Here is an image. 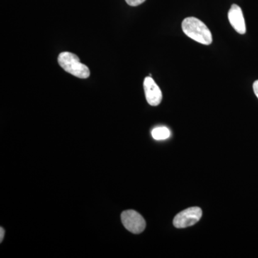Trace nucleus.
Returning a JSON list of instances; mask_svg holds the SVG:
<instances>
[{
    "instance_id": "nucleus-1",
    "label": "nucleus",
    "mask_w": 258,
    "mask_h": 258,
    "mask_svg": "<svg viewBox=\"0 0 258 258\" xmlns=\"http://www.w3.org/2000/svg\"><path fill=\"white\" fill-rule=\"evenodd\" d=\"M183 32L199 43L209 45L212 42V35L210 29L201 20L193 17L185 18L181 24Z\"/></svg>"
},
{
    "instance_id": "nucleus-2",
    "label": "nucleus",
    "mask_w": 258,
    "mask_h": 258,
    "mask_svg": "<svg viewBox=\"0 0 258 258\" xmlns=\"http://www.w3.org/2000/svg\"><path fill=\"white\" fill-rule=\"evenodd\" d=\"M57 60L60 67L66 72L79 79H88L91 74L87 66L81 63L79 57L72 52H61Z\"/></svg>"
},
{
    "instance_id": "nucleus-3",
    "label": "nucleus",
    "mask_w": 258,
    "mask_h": 258,
    "mask_svg": "<svg viewBox=\"0 0 258 258\" xmlns=\"http://www.w3.org/2000/svg\"><path fill=\"white\" fill-rule=\"evenodd\" d=\"M121 222L125 228L132 233H142L146 228L144 217L134 210H128L122 212Z\"/></svg>"
},
{
    "instance_id": "nucleus-4",
    "label": "nucleus",
    "mask_w": 258,
    "mask_h": 258,
    "mask_svg": "<svg viewBox=\"0 0 258 258\" xmlns=\"http://www.w3.org/2000/svg\"><path fill=\"white\" fill-rule=\"evenodd\" d=\"M202 215L203 211L198 207L186 209L176 215L173 224L176 228H186L198 223Z\"/></svg>"
},
{
    "instance_id": "nucleus-5",
    "label": "nucleus",
    "mask_w": 258,
    "mask_h": 258,
    "mask_svg": "<svg viewBox=\"0 0 258 258\" xmlns=\"http://www.w3.org/2000/svg\"><path fill=\"white\" fill-rule=\"evenodd\" d=\"M144 88L146 98L149 105L157 106L160 104L162 100V93L152 77H147L144 79Z\"/></svg>"
},
{
    "instance_id": "nucleus-6",
    "label": "nucleus",
    "mask_w": 258,
    "mask_h": 258,
    "mask_svg": "<svg viewBox=\"0 0 258 258\" xmlns=\"http://www.w3.org/2000/svg\"><path fill=\"white\" fill-rule=\"evenodd\" d=\"M229 21L232 28L241 35L246 32L245 21L242 13V9L238 5L234 4L231 6L228 13Z\"/></svg>"
},
{
    "instance_id": "nucleus-7",
    "label": "nucleus",
    "mask_w": 258,
    "mask_h": 258,
    "mask_svg": "<svg viewBox=\"0 0 258 258\" xmlns=\"http://www.w3.org/2000/svg\"><path fill=\"white\" fill-rule=\"evenodd\" d=\"M152 136L155 140H165L170 137L171 132L169 129L165 126H159L153 129Z\"/></svg>"
},
{
    "instance_id": "nucleus-8",
    "label": "nucleus",
    "mask_w": 258,
    "mask_h": 258,
    "mask_svg": "<svg viewBox=\"0 0 258 258\" xmlns=\"http://www.w3.org/2000/svg\"><path fill=\"white\" fill-rule=\"evenodd\" d=\"M146 0H125L127 4L132 7L139 6V5L142 4Z\"/></svg>"
},
{
    "instance_id": "nucleus-9",
    "label": "nucleus",
    "mask_w": 258,
    "mask_h": 258,
    "mask_svg": "<svg viewBox=\"0 0 258 258\" xmlns=\"http://www.w3.org/2000/svg\"><path fill=\"white\" fill-rule=\"evenodd\" d=\"M253 91L254 94H255V96H257L258 98V80L257 81H254L253 83Z\"/></svg>"
},
{
    "instance_id": "nucleus-10",
    "label": "nucleus",
    "mask_w": 258,
    "mask_h": 258,
    "mask_svg": "<svg viewBox=\"0 0 258 258\" xmlns=\"http://www.w3.org/2000/svg\"><path fill=\"white\" fill-rule=\"evenodd\" d=\"M5 236V230L3 227L0 228V242H3V239H4Z\"/></svg>"
}]
</instances>
